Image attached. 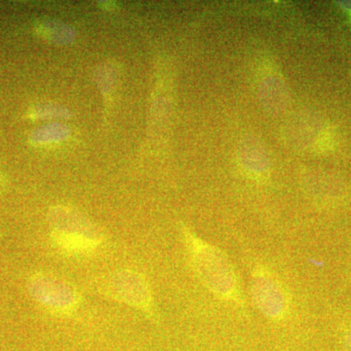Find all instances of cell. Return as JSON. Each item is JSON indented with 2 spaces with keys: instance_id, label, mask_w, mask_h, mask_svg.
<instances>
[{
  "instance_id": "6da1fadb",
  "label": "cell",
  "mask_w": 351,
  "mask_h": 351,
  "mask_svg": "<svg viewBox=\"0 0 351 351\" xmlns=\"http://www.w3.org/2000/svg\"><path fill=\"white\" fill-rule=\"evenodd\" d=\"M182 233L189 261L204 287L219 301L246 309L239 277L225 252L188 228H184Z\"/></svg>"
},
{
  "instance_id": "7a4b0ae2",
  "label": "cell",
  "mask_w": 351,
  "mask_h": 351,
  "mask_svg": "<svg viewBox=\"0 0 351 351\" xmlns=\"http://www.w3.org/2000/svg\"><path fill=\"white\" fill-rule=\"evenodd\" d=\"M250 297L256 308L267 319L281 322L292 311V295L278 276L261 262L250 267Z\"/></svg>"
},
{
  "instance_id": "3957f363",
  "label": "cell",
  "mask_w": 351,
  "mask_h": 351,
  "mask_svg": "<svg viewBox=\"0 0 351 351\" xmlns=\"http://www.w3.org/2000/svg\"><path fill=\"white\" fill-rule=\"evenodd\" d=\"M44 287L40 289L39 297L44 304L58 309V311H69L73 308L77 302V295L75 291L69 287L66 284L61 282L55 278H47L41 282Z\"/></svg>"
},
{
  "instance_id": "277c9868",
  "label": "cell",
  "mask_w": 351,
  "mask_h": 351,
  "mask_svg": "<svg viewBox=\"0 0 351 351\" xmlns=\"http://www.w3.org/2000/svg\"><path fill=\"white\" fill-rule=\"evenodd\" d=\"M345 345L346 351H351V327L346 332Z\"/></svg>"
}]
</instances>
